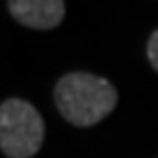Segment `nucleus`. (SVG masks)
I'll list each match as a JSON object with an SVG mask.
<instances>
[{
	"label": "nucleus",
	"mask_w": 158,
	"mask_h": 158,
	"mask_svg": "<svg viewBox=\"0 0 158 158\" xmlns=\"http://www.w3.org/2000/svg\"><path fill=\"white\" fill-rule=\"evenodd\" d=\"M116 90L103 77L90 73H68L55 86V106L68 123L88 127L116 108Z\"/></svg>",
	"instance_id": "f257e3e1"
},
{
	"label": "nucleus",
	"mask_w": 158,
	"mask_h": 158,
	"mask_svg": "<svg viewBox=\"0 0 158 158\" xmlns=\"http://www.w3.org/2000/svg\"><path fill=\"white\" fill-rule=\"evenodd\" d=\"M44 141L40 112L22 99H7L0 106V149L9 158H31Z\"/></svg>",
	"instance_id": "f03ea898"
},
{
	"label": "nucleus",
	"mask_w": 158,
	"mask_h": 158,
	"mask_svg": "<svg viewBox=\"0 0 158 158\" xmlns=\"http://www.w3.org/2000/svg\"><path fill=\"white\" fill-rule=\"evenodd\" d=\"M9 11L24 27L55 29L64 20L66 5L62 0H13L9 2Z\"/></svg>",
	"instance_id": "7ed1b4c3"
},
{
	"label": "nucleus",
	"mask_w": 158,
	"mask_h": 158,
	"mask_svg": "<svg viewBox=\"0 0 158 158\" xmlns=\"http://www.w3.org/2000/svg\"><path fill=\"white\" fill-rule=\"evenodd\" d=\"M147 57H149L152 66L158 70V31H154V33H152L149 42H147Z\"/></svg>",
	"instance_id": "20e7f679"
}]
</instances>
